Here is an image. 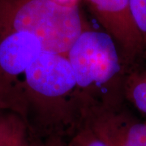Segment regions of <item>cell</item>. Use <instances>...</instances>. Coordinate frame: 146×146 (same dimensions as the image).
I'll return each mask as SVG.
<instances>
[{
	"label": "cell",
	"mask_w": 146,
	"mask_h": 146,
	"mask_svg": "<svg viewBox=\"0 0 146 146\" xmlns=\"http://www.w3.org/2000/svg\"><path fill=\"white\" fill-rule=\"evenodd\" d=\"M19 115L31 136L64 146L84 125L72 66L66 54L42 50L25 72Z\"/></svg>",
	"instance_id": "cell-1"
},
{
	"label": "cell",
	"mask_w": 146,
	"mask_h": 146,
	"mask_svg": "<svg viewBox=\"0 0 146 146\" xmlns=\"http://www.w3.org/2000/svg\"><path fill=\"white\" fill-rule=\"evenodd\" d=\"M84 122L92 115L122 106L126 65L114 38L89 26L67 53Z\"/></svg>",
	"instance_id": "cell-2"
},
{
	"label": "cell",
	"mask_w": 146,
	"mask_h": 146,
	"mask_svg": "<svg viewBox=\"0 0 146 146\" xmlns=\"http://www.w3.org/2000/svg\"><path fill=\"white\" fill-rule=\"evenodd\" d=\"M88 27L78 7L53 0H0V33H32L46 51L66 54Z\"/></svg>",
	"instance_id": "cell-3"
},
{
	"label": "cell",
	"mask_w": 146,
	"mask_h": 146,
	"mask_svg": "<svg viewBox=\"0 0 146 146\" xmlns=\"http://www.w3.org/2000/svg\"><path fill=\"white\" fill-rule=\"evenodd\" d=\"M104 31L114 38L125 65L131 66L146 50L131 17L129 0H86Z\"/></svg>",
	"instance_id": "cell-4"
},
{
	"label": "cell",
	"mask_w": 146,
	"mask_h": 146,
	"mask_svg": "<svg viewBox=\"0 0 146 146\" xmlns=\"http://www.w3.org/2000/svg\"><path fill=\"white\" fill-rule=\"evenodd\" d=\"M85 124L109 146H146V121L122 106L90 116Z\"/></svg>",
	"instance_id": "cell-5"
},
{
	"label": "cell",
	"mask_w": 146,
	"mask_h": 146,
	"mask_svg": "<svg viewBox=\"0 0 146 146\" xmlns=\"http://www.w3.org/2000/svg\"><path fill=\"white\" fill-rule=\"evenodd\" d=\"M31 138L26 122L15 112L0 114V146H26Z\"/></svg>",
	"instance_id": "cell-6"
},
{
	"label": "cell",
	"mask_w": 146,
	"mask_h": 146,
	"mask_svg": "<svg viewBox=\"0 0 146 146\" xmlns=\"http://www.w3.org/2000/svg\"><path fill=\"white\" fill-rule=\"evenodd\" d=\"M123 97L141 114L146 116V68L127 72L123 82Z\"/></svg>",
	"instance_id": "cell-7"
},
{
	"label": "cell",
	"mask_w": 146,
	"mask_h": 146,
	"mask_svg": "<svg viewBox=\"0 0 146 146\" xmlns=\"http://www.w3.org/2000/svg\"><path fill=\"white\" fill-rule=\"evenodd\" d=\"M64 146H109L89 126L84 123L80 130Z\"/></svg>",
	"instance_id": "cell-8"
},
{
	"label": "cell",
	"mask_w": 146,
	"mask_h": 146,
	"mask_svg": "<svg viewBox=\"0 0 146 146\" xmlns=\"http://www.w3.org/2000/svg\"><path fill=\"white\" fill-rule=\"evenodd\" d=\"M131 17L146 45V0H129Z\"/></svg>",
	"instance_id": "cell-9"
},
{
	"label": "cell",
	"mask_w": 146,
	"mask_h": 146,
	"mask_svg": "<svg viewBox=\"0 0 146 146\" xmlns=\"http://www.w3.org/2000/svg\"><path fill=\"white\" fill-rule=\"evenodd\" d=\"M56 3L64 7H78L79 0H53Z\"/></svg>",
	"instance_id": "cell-10"
},
{
	"label": "cell",
	"mask_w": 146,
	"mask_h": 146,
	"mask_svg": "<svg viewBox=\"0 0 146 146\" xmlns=\"http://www.w3.org/2000/svg\"><path fill=\"white\" fill-rule=\"evenodd\" d=\"M26 146H48V145H45V144H43V143H42L41 141H37L36 139L33 138V137L31 136V138H30V140H29V143L27 144Z\"/></svg>",
	"instance_id": "cell-11"
}]
</instances>
